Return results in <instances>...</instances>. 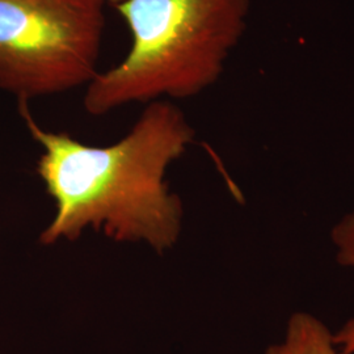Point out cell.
Returning a JSON list of instances; mask_svg holds the SVG:
<instances>
[{
	"instance_id": "52a82bcc",
	"label": "cell",
	"mask_w": 354,
	"mask_h": 354,
	"mask_svg": "<svg viewBox=\"0 0 354 354\" xmlns=\"http://www.w3.org/2000/svg\"><path fill=\"white\" fill-rule=\"evenodd\" d=\"M106 3H112L114 6H117V4H120L121 1H124V0H105Z\"/></svg>"
},
{
	"instance_id": "5b68a950",
	"label": "cell",
	"mask_w": 354,
	"mask_h": 354,
	"mask_svg": "<svg viewBox=\"0 0 354 354\" xmlns=\"http://www.w3.org/2000/svg\"><path fill=\"white\" fill-rule=\"evenodd\" d=\"M332 241L337 248V261L354 268V210L332 230Z\"/></svg>"
},
{
	"instance_id": "277c9868",
	"label": "cell",
	"mask_w": 354,
	"mask_h": 354,
	"mask_svg": "<svg viewBox=\"0 0 354 354\" xmlns=\"http://www.w3.org/2000/svg\"><path fill=\"white\" fill-rule=\"evenodd\" d=\"M266 354H346L335 342L328 327L310 314L297 313L288 323L285 340L266 349Z\"/></svg>"
},
{
	"instance_id": "7a4b0ae2",
	"label": "cell",
	"mask_w": 354,
	"mask_h": 354,
	"mask_svg": "<svg viewBox=\"0 0 354 354\" xmlns=\"http://www.w3.org/2000/svg\"><path fill=\"white\" fill-rule=\"evenodd\" d=\"M115 10L131 45L120 64L86 87L91 115L210 88L247 29L251 0H124Z\"/></svg>"
},
{
	"instance_id": "8992f818",
	"label": "cell",
	"mask_w": 354,
	"mask_h": 354,
	"mask_svg": "<svg viewBox=\"0 0 354 354\" xmlns=\"http://www.w3.org/2000/svg\"><path fill=\"white\" fill-rule=\"evenodd\" d=\"M333 342L344 353L354 354V319L346 322L342 329L333 335Z\"/></svg>"
},
{
	"instance_id": "3957f363",
	"label": "cell",
	"mask_w": 354,
	"mask_h": 354,
	"mask_svg": "<svg viewBox=\"0 0 354 354\" xmlns=\"http://www.w3.org/2000/svg\"><path fill=\"white\" fill-rule=\"evenodd\" d=\"M105 0H0V91L19 102L99 74Z\"/></svg>"
},
{
	"instance_id": "6da1fadb",
	"label": "cell",
	"mask_w": 354,
	"mask_h": 354,
	"mask_svg": "<svg viewBox=\"0 0 354 354\" xmlns=\"http://www.w3.org/2000/svg\"><path fill=\"white\" fill-rule=\"evenodd\" d=\"M19 109L44 150L37 174L55 203L41 244L76 241L87 227L117 241H145L159 253L176 244L183 205L168 189L165 174L194 140L180 108L149 102L127 136L105 147L42 129L28 102H19Z\"/></svg>"
}]
</instances>
